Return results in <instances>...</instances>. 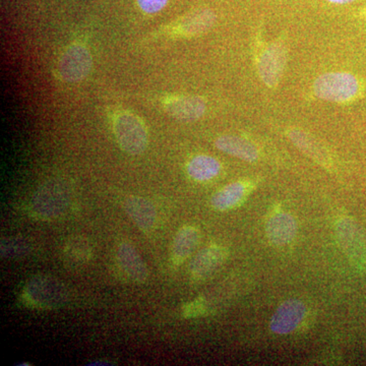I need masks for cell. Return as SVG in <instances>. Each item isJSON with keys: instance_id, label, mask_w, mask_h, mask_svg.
<instances>
[{"instance_id": "obj_1", "label": "cell", "mask_w": 366, "mask_h": 366, "mask_svg": "<svg viewBox=\"0 0 366 366\" xmlns=\"http://www.w3.org/2000/svg\"><path fill=\"white\" fill-rule=\"evenodd\" d=\"M69 298L66 286L50 276H36L26 283L21 292V302L36 310H55Z\"/></svg>"}, {"instance_id": "obj_2", "label": "cell", "mask_w": 366, "mask_h": 366, "mask_svg": "<svg viewBox=\"0 0 366 366\" xmlns=\"http://www.w3.org/2000/svg\"><path fill=\"white\" fill-rule=\"evenodd\" d=\"M113 131L120 148L129 155H141L148 146V131L143 119L127 110L113 117Z\"/></svg>"}, {"instance_id": "obj_3", "label": "cell", "mask_w": 366, "mask_h": 366, "mask_svg": "<svg viewBox=\"0 0 366 366\" xmlns=\"http://www.w3.org/2000/svg\"><path fill=\"white\" fill-rule=\"evenodd\" d=\"M71 194L64 185L50 183L41 187L31 202V212L42 221H54L69 211Z\"/></svg>"}, {"instance_id": "obj_4", "label": "cell", "mask_w": 366, "mask_h": 366, "mask_svg": "<svg viewBox=\"0 0 366 366\" xmlns=\"http://www.w3.org/2000/svg\"><path fill=\"white\" fill-rule=\"evenodd\" d=\"M93 59L88 48L81 43L67 46L57 60L55 74L64 83H78L90 74Z\"/></svg>"}, {"instance_id": "obj_5", "label": "cell", "mask_w": 366, "mask_h": 366, "mask_svg": "<svg viewBox=\"0 0 366 366\" xmlns=\"http://www.w3.org/2000/svg\"><path fill=\"white\" fill-rule=\"evenodd\" d=\"M358 90L357 79L346 72L322 74L315 83V95L332 102L349 100L357 94Z\"/></svg>"}, {"instance_id": "obj_6", "label": "cell", "mask_w": 366, "mask_h": 366, "mask_svg": "<svg viewBox=\"0 0 366 366\" xmlns=\"http://www.w3.org/2000/svg\"><path fill=\"white\" fill-rule=\"evenodd\" d=\"M307 315V307L302 301L289 300L282 303L271 320L272 332L277 335H288L295 332Z\"/></svg>"}, {"instance_id": "obj_7", "label": "cell", "mask_w": 366, "mask_h": 366, "mask_svg": "<svg viewBox=\"0 0 366 366\" xmlns=\"http://www.w3.org/2000/svg\"><path fill=\"white\" fill-rule=\"evenodd\" d=\"M227 249L220 245H209L197 254L190 266V276L196 282H203L215 274L227 259Z\"/></svg>"}, {"instance_id": "obj_8", "label": "cell", "mask_w": 366, "mask_h": 366, "mask_svg": "<svg viewBox=\"0 0 366 366\" xmlns=\"http://www.w3.org/2000/svg\"><path fill=\"white\" fill-rule=\"evenodd\" d=\"M124 209L139 230L149 232L155 227L157 222V212L153 204L144 197H127L124 202Z\"/></svg>"}, {"instance_id": "obj_9", "label": "cell", "mask_w": 366, "mask_h": 366, "mask_svg": "<svg viewBox=\"0 0 366 366\" xmlns=\"http://www.w3.org/2000/svg\"><path fill=\"white\" fill-rule=\"evenodd\" d=\"M117 259L120 268L131 280L136 283H144L148 280V268L131 243L124 242L119 245L117 249Z\"/></svg>"}, {"instance_id": "obj_10", "label": "cell", "mask_w": 366, "mask_h": 366, "mask_svg": "<svg viewBox=\"0 0 366 366\" xmlns=\"http://www.w3.org/2000/svg\"><path fill=\"white\" fill-rule=\"evenodd\" d=\"M267 236L274 245H286L295 239L297 224L292 215L286 212L274 214L267 223Z\"/></svg>"}, {"instance_id": "obj_11", "label": "cell", "mask_w": 366, "mask_h": 366, "mask_svg": "<svg viewBox=\"0 0 366 366\" xmlns=\"http://www.w3.org/2000/svg\"><path fill=\"white\" fill-rule=\"evenodd\" d=\"M164 108L173 117L180 120H196L203 117L206 105L201 98L179 96L164 100Z\"/></svg>"}, {"instance_id": "obj_12", "label": "cell", "mask_w": 366, "mask_h": 366, "mask_svg": "<svg viewBox=\"0 0 366 366\" xmlns=\"http://www.w3.org/2000/svg\"><path fill=\"white\" fill-rule=\"evenodd\" d=\"M199 242V231L194 226L187 225L178 231L172 245V261L180 264L189 259Z\"/></svg>"}, {"instance_id": "obj_13", "label": "cell", "mask_w": 366, "mask_h": 366, "mask_svg": "<svg viewBox=\"0 0 366 366\" xmlns=\"http://www.w3.org/2000/svg\"><path fill=\"white\" fill-rule=\"evenodd\" d=\"M215 144L217 148L224 153L247 161V162H254L259 158V153L254 144L249 143V141H245L242 137H221L217 139Z\"/></svg>"}, {"instance_id": "obj_14", "label": "cell", "mask_w": 366, "mask_h": 366, "mask_svg": "<svg viewBox=\"0 0 366 366\" xmlns=\"http://www.w3.org/2000/svg\"><path fill=\"white\" fill-rule=\"evenodd\" d=\"M284 59V52L278 46H272L264 53L259 61V74L267 85L274 86L280 78Z\"/></svg>"}, {"instance_id": "obj_15", "label": "cell", "mask_w": 366, "mask_h": 366, "mask_svg": "<svg viewBox=\"0 0 366 366\" xmlns=\"http://www.w3.org/2000/svg\"><path fill=\"white\" fill-rule=\"evenodd\" d=\"M245 192L247 189L242 182L230 183L214 194L211 201L212 206L219 211L235 208L244 199Z\"/></svg>"}, {"instance_id": "obj_16", "label": "cell", "mask_w": 366, "mask_h": 366, "mask_svg": "<svg viewBox=\"0 0 366 366\" xmlns=\"http://www.w3.org/2000/svg\"><path fill=\"white\" fill-rule=\"evenodd\" d=\"M93 255L90 242L81 236H72L64 247V257L67 264L78 267L90 261Z\"/></svg>"}, {"instance_id": "obj_17", "label": "cell", "mask_w": 366, "mask_h": 366, "mask_svg": "<svg viewBox=\"0 0 366 366\" xmlns=\"http://www.w3.org/2000/svg\"><path fill=\"white\" fill-rule=\"evenodd\" d=\"M221 165L211 156L199 155L192 158L187 166V172L197 182H208L220 173Z\"/></svg>"}, {"instance_id": "obj_18", "label": "cell", "mask_w": 366, "mask_h": 366, "mask_svg": "<svg viewBox=\"0 0 366 366\" xmlns=\"http://www.w3.org/2000/svg\"><path fill=\"white\" fill-rule=\"evenodd\" d=\"M290 137L293 143L301 151L305 152L310 157L315 159L317 162L322 164V165H327L326 154L324 153L319 144L312 141L307 134H302L301 132H292L290 134Z\"/></svg>"}, {"instance_id": "obj_19", "label": "cell", "mask_w": 366, "mask_h": 366, "mask_svg": "<svg viewBox=\"0 0 366 366\" xmlns=\"http://www.w3.org/2000/svg\"><path fill=\"white\" fill-rule=\"evenodd\" d=\"M31 245L21 237L4 238L1 240V255L6 259L21 257L30 252Z\"/></svg>"}, {"instance_id": "obj_20", "label": "cell", "mask_w": 366, "mask_h": 366, "mask_svg": "<svg viewBox=\"0 0 366 366\" xmlns=\"http://www.w3.org/2000/svg\"><path fill=\"white\" fill-rule=\"evenodd\" d=\"M206 312V303L203 300H196L192 302L187 303L182 307V315L187 319H192V317H201Z\"/></svg>"}, {"instance_id": "obj_21", "label": "cell", "mask_w": 366, "mask_h": 366, "mask_svg": "<svg viewBox=\"0 0 366 366\" xmlns=\"http://www.w3.org/2000/svg\"><path fill=\"white\" fill-rule=\"evenodd\" d=\"M139 9L147 14H156L162 11L168 0H137Z\"/></svg>"}, {"instance_id": "obj_22", "label": "cell", "mask_w": 366, "mask_h": 366, "mask_svg": "<svg viewBox=\"0 0 366 366\" xmlns=\"http://www.w3.org/2000/svg\"><path fill=\"white\" fill-rule=\"evenodd\" d=\"M327 1L332 2V4H350V2L355 1V0H327Z\"/></svg>"}, {"instance_id": "obj_23", "label": "cell", "mask_w": 366, "mask_h": 366, "mask_svg": "<svg viewBox=\"0 0 366 366\" xmlns=\"http://www.w3.org/2000/svg\"><path fill=\"white\" fill-rule=\"evenodd\" d=\"M112 365V362H109V361L106 360H99V361H94V362L90 363L89 365Z\"/></svg>"}]
</instances>
